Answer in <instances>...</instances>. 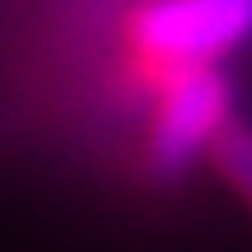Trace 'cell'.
<instances>
[{
	"label": "cell",
	"instance_id": "6da1fadb",
	"mask_svg": "<svg viewBox=\"0 0 252 252\" xmlns=\"http://www.w3.org/2000/svg\"><path fill=\"white\" fill-rule=\"evenodd\" d=\"M229 117H234V89L220 75V65H173L150 126V150H145L150 173L163 182L187 178L210 154Z\"/></svg>",
	"mask_w": 252,
	"mask_h": 252
},
{
	"label": "cell",
	"instance_id": "7a4b0ae2",
	"mask_svg": "<svg viewBox=\"0 0 252 252\" xmlns=\"http://www.w3.org/2000/svg\"><path fill=\"white\" fill-rule=\"evenodd\" d=\"M252 42V0H154L135 14V47L168 65H215Z\"/></svg>",
	"mask_w": 252,
	"mask_h": 252
},
{
	"label": "cell",
	"instance_id": "3957f363",
	"mask_svg": "<svg viewBox=\"0 0 252 252\" xmlns=\"http://www.w3.org/2000/svg\"><path fill=\"white\" fill-rule=\"evenodd\" d=\"M210 159H215V168L229 178V187L252 206V122L248 117L234 112V117L220 126L215 145H210Z\"/></svg>",
	"mask_w": 252,
	"mask_h": 252
}]
</instances>
